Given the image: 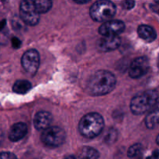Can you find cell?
<instances>
[{
	"label": "cell",
	"instance_id": "6da1fadb",
	"mask_svg": "<svg viewBox=\"0 0 159 159\" xmlns=\"http://www.w3.org/2000/svg\"><path fill=\"white\" fill-rule=\"evenodd\" d=\"M116 84V79L113 73L100 70L89 78L87 82V91L92 96H104L112 92Z\"/></svg>",
	"mask_w": 159,
	"mask_h": 159
},
{
	"label": "cell",
	"instance_id": "7a4b0ae2",
	"mask_svg": "<svg viewBox=\"0 0 159 159\" xmlns=\"http://www.w3.org/2000/svg\"><path fill=\"white\" fill-rule=\"evenodd\" d=\"M103 128L104 120L97 113H89L85 115L79 124L80 134L89 139H93L100 134Z\"/></svg>",
	"mask_w": 159,
	"mask_h": 159
},
{
	"label": "cell",
	"instance_id": "3957f363",
	"mask_svg": "<svg viewBox=\"0 0 159 159\" xmlns=\"http://www.w3.org/2000/svg\"><path fill=\"white\" fill-rule=\"evenodd\" d=\"M158 100V94L155 90H148L135 96L130 101V110L135 115H141L150 111Z\"/></svg>",
	"mask_w": 159,
	"mask_h": 159
},
{
	"label": "cell",
	"instance_id": "277c9868",
	"mask_svg": "<svg viewBox=\"0 0 159 159\" xmlns=\"http://www.w3.org/2000/svg\"><path fill=\"white\" fill-rule=\"evenodd\" d=\"M116 12V6L110 0H99L91 6L89 10L92 19L96 22L110 20Z\"/></svg>",
	"mask_w": 159,
	"mask_h": 159
},
{
	"label": "cell",
	"instance_id": "5b68a950",
	"mask_svg": "<svg viewBox=\"0 0 159 159\" xmlns=\"http://www.w3.org/2000/svg\"><path fill=\"white\" fill-rule=\"evenodd\" d=\"M65 140V133L59 127H48L43 130L41 134V141L45 145L51 148H57L61 145Z\"/></svg>",
	"mask_w": 159,
	"mask_h": 159
},
{
	"label": "cell",
	"instance_id": "8992f818",
	"mask_svg": "<svg viewBox=\"0 0 159 159\" xmlns=\"http://www.w3.org/2000/svg\"><path fill=\"white\" fill-rule=\"evenodd\" d=\"M21 20L30 26H35L39 23L40 14L37 12L34 0H23L20 6Z\"/></svg>",
	"mask_w": 159,
	"mask_h": 159
},
{
	"label": "cell",
	"instance_id": "52a82bcc",
	"mask_svg": "<svg viewBox=\"0 0 159 159\" xmlns=\"http://www.w3.org/2000/svg\"><path fill=\"white\" fill-rule=\"evenodd\" d=\"M21 64L23 69L30 75L35 74L40 65V54L35 49L26 51L21 59Z\"/></svg>",
	"mask_w": 159,
	"mask_h": 159
},
{
	"label": "cell",
	"instance_id": "ba28073f",
	"mask_svg": "<svg viewBox=\"0 0 159 159\" xmlns=\"http://www.w3.org/2000/svg\"><path fill=\"white\" fill-rule=\"evenodd\" d=\"M149 69V62L146 57H139L131 62L129 68V75L132 79H139L144 76Z\"/></svg>",
	"mask_w": 159,
	"mask_h": 159
},
{
	"label": "cell",
	"instance_id": "9c48e42d",
	"mask_svg": "<svg viewBox=\"0 0 159 159\" xmlns=\"http://www.w3.org/2000/svg\"><path fill=\"white\" fill-rule=\"evenodd\" d=\"M125 30V24L121 20H108L104 22L99 28L102 36H118Z\"/></svg>",
	"mask_w": 159,
	"mask_h": 159
},
{
	"label": "cell",
	"instance_id": "30bf717a",
	"mask_svg": "<svg viewBox=\"0 0 159 159\" xmlns=\"http://www.w3.org/2000/svg\"><path fill=\"white\" fill-rule=\"evenodd\" d=\"M121 43L119 36H103L98 41L97 46L99 51L107 52L117 49Z\"/></svg>",
	"mask_w": 159,
	"mask_h": 159
},
{
	"label": "cell",
	"instance_id": "8fae6325",
	"mask_svg": "<svg viewBox=\"0 0 159 159\" xmlns=\"http://www.w3.org/2000/svg\"><path fill=\"white\" fill-rule=\"evenodd\" d=\"M52 116L48 111H39L35 115L34 119V125L35 128L38 130H43L50 127Z\"/></svg>",
	"mask_w": 159,
	"mask_h": 159
},
{
	"label": "cell",
	"instance_id": "7c38bea8",
	"mask_svg": "<svg viewBox=\"0 0 159 159\" xmlns=\"http://www.w3.org/2000/svg\"><path fill=\"white\" fill-rule=\"evenodd\" d=\"M27 133V126L23 122L16 123L11 127L9 133V139L12 142L20 141Z\"/></svg>",
	"mask_w": 159,
	"mask_h": 159
},
{
	"label": "cell",
	"instance_id": "4fadbf2b",
	"mask_svg": "<svg viewBox=\"0 0 159 159\" xmlns=\"http://www.w3.org/2000/svg\"><path fill=\"white\" fill-rule=\"evenodd\" d=\"M138 34L139 37L148 43H152L156 39V31L148 25H141L138 29Z\"/></svg>",
	"mask_w": 159,
	"mask_h": 159
},
{
	"label": "cell",
	"instance_id": "5bb4252c",
	"mask_svg": "<svg viewBox=\"0 0 159 159\" xmlns=\"http://www.w3.org/2000/svg\"><path fill=\"white\" fill-rule=\"evenodd\" d=\"M145 124L149 129H153L159 125V102L148 113Z\"/></svg>",
	"mask_w": 159,
	"mask_h": 159
},
{
	"label": "cell",
	"instance_id": "9a60e30c",
	"mask_svg": "<svg viewBox=\"0 0 159 159\" xmlns=\"http://www.w3.org/2000/svg\"><path fill=\"white\" fill-rule=\"evenodd\" d=\"M79 159H99V153L92 147H83L78 154Z\"/></svg>",
	"mask_w": 159,
	"mask_h": 159
},
{
	"label": "cell",
	"instance_id": "2e32d148",
	"mask_svg": "<svg viewBox=\"0 0 159 159\" xmlns=\"http://www.w3.org/2000/svg\"><path fill=\"white\" fill-rule=\"evenodd\" d=\"M32 88V85L27 80H17L12 86V90L18 94H25Z\"/></svg>",
	"mask_w": 159,
	"mask_h": 159
},
{
	"label": "cell",
	"instance_id": "e0dca14e",
	"mask_svg": "<svg viewBox=\"0 0 159 159\" xmlns=\"http://www.w3.org/2000/svg\"><path fill=\"white\" fill-rule=\"evenodd\" d=\"M37 12L39 14H43L48 12L52 6L51 0H34Z\"/></svg>",
	"mask_w": 159,
	"mask_h": 159
},
{
	"label": "cell",
	"instance_id": "ac0fdd59",
	"mask_svg": "<svg viewBox=\"0 0 159 159\" xmlns=\"http://www.w3.org/2000/svg\"><path fill=\"white\" fill-rule=\"evenodd\" d=\"M142 148V145L139 143L133 144L129 148L128 151H127V156L129 158H136L141 153Z\"/></svg>",
	"mask_w": 159,
	"mask_h": 159
},
{
	"label": "cell",
	"instance_id": "d6986e66",
	"mask_svg": "<svg viewBox=\"0 0 159 159\" xmlns=\"http://www.w3.org/2000/svg\"><path fill=\"white\" fill-rule=\"evenodd\" d=\"M116 132L114 130H110L108 133L107 134V135L105 136V142L107 143H113L116 141Z\"/></svg>",
	"mask_w": 159,
	"mask_h": 159
},
{
	"label": "cell",
	"instance_id": "ffe728a7",
	"mask_svg": "<svg viewBox=\"0 0 159 159\" xmlns=\"http://www.w3.org/2000/svg\"><path fill=\"white\" fill-rule=\"evenodd\" d=\"M122 5L125 9H131L134 7L135 2L134 0H124Z\"/></svg>",
	"mask_w": 159,
	"mask_h": 159
},
{
	"label": "cell",
	"instance_id": "44dd1931",
	"mask_svg": "<svg viewBox=\"0 0 159 159\" xmlns=\"http://www.w3.org/2000/svg\"><path fill=\"white\" fill-rule=\"evenodd\" d=\"M1 159H18L13 153L8 152H3L1 153Z\"/></svg>",
	"mask_w": 159,
	"mask_h": 159
},
{
	"label": "cell",
	"instance_id": "7402d4cb",
	"mask_svg": "<svg viewBox=\"0 0 159 159\" xmlns=\"http://www.w3.org/2000/svg\"><path fill=\"white\" fill-rule=\"evenodd\" d=\"M12 45L13 48H15L16 49V48H19L20 47V45H21V42H20V40H19L18 38H16V37H13V38L12 39Z\"/></svg>",
	"mask_w": 159,
	"mask_h": 159
},
{
	"label": "cell",
	"instance_id": "603a6c76",
	"mask_svg": "<svg viewBox=\"0 0 159 159\" xmlns=\"http://www.w3.org/2000/svg\"><path fill=\"white\" fill-rule=\"evenodd\" d=\"M146 159H159V152L158 150L155 151L152 154V155L148 156Z\"/></svg>",
	"mask_w": 159,
	"mask_h": 159
},
{
	"label": "cell",
	"instance_id": "cb8c5ba5",
	"mask_svg": "<svg viewBox=\"0 0 159 159\" xmlns=\"http://www.w3.org/2000/svg\"><path fill=\"white\" fill-rule=\"evenodd\" d=\"M152 9H153L155 12H158V13L159 14V1L156 2H155L153 5H152Z\"/></svg>",
	"mask_w": 159,
	"mask_h": 159
},
{
	"label": "cell",
	"instance_id": "d4e9b609",
	"mask_svg": "<svg viewBox=\"0 0 159 159\" xmlns=\"http://www.w3.org/2000/svg\"><path fill=\"white\" fill-rule=\"evenodd\" d=\"M73 1L77 3H79V4H83V3L88 2H89L90 0H73Z\"/></svg>",
	"mask_w": 159,
	"mask_h": 159
},
{
	"label": "cell",
	"instance_id": "484cf974",
	"mask_svg": "<svg viewBox=\"0 0 159 159\" xmlns=\"http://www.w3.org/2000/svg\"><path fill=\"white\" fill-rule=\"evenodd\" d=\"M65 159H79L78 157L73 156V155H70V156H68L67 158H65Z\"/></svg>",
	"mask_w": 159,
	"mask_h": 159
},
{
	"label": "cell",
	"instance_id": "4316f807",
	"mask_svg": "<svg viewBox=\"0 0 159 159\" xmlns=\"http://www.w3.org/2000/svg\"><path fill=\"white\" fill-rule=\"evenodd\" d=\"M156 142H157V144H158L159 145V134L158 135V137H157V139H156Z\"/></svg>",
	"mask_w": 159,
	"mask_h": 159
},
{
	"label": "cell",
	"instance_id": "83f0119b",
	"mask_svg": "<svg viewBox=\"0 0 159 159\" xmlns=\"http://www.w3.org/2000/svg\"><path fill=\"white\" fill-rule=\"evenodd\" d=\"M137 159H142L141 158H137Z\"/></svg>",
	"mask_w": 159,
	"mask_h": 159
}]
</instances>
